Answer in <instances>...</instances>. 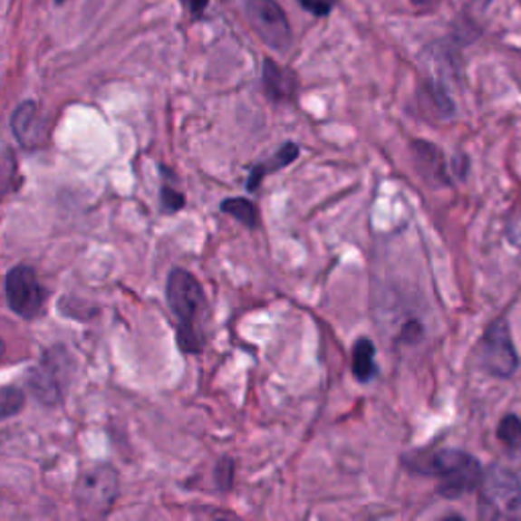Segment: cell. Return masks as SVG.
<instances>
[{
  "label": "cell",
  "instance_id": "1",
  "mask_svg": "<svg viewBox=\"0 0 521 521\" xmlns=\"http://www.w3.org/2000/svg\"><path fill=\"white\" fill-rule=\"evenodd\" d=\"M168 304L179 322L178 341L186 352L202 349L200 320L206 314V295L198 279L184 269H173L168 277Z\"/></svg>",
  "mask_w": 521,
  "mask_h": 521
},
{
  "label": "cell",
  "instance_id": "2",
  "mask_svg": "<svg viewBox=\"0 0 521 521\" xmlns=\"http://www.w3.org/2000/svg\"><path fill=\"white\" fill-rule=\"evenodd\" d=\"M413 468L434 477L438 495H442L446 499H457L475 491L483 477L481 465H478L473 454L454 449H444L429 454L424 462L416 458L413 460Z\"/></svg>",
  "mask_w": 521,
  "mask_h": 521
},
{
  "label": "cell",
  "instance_id": "3",
  "mask_svg": "<svg viewBox=\"0 0 521 521\" xmlns=\"http://www.w3.org/2000/svg\"><path fill=\"white\" fill-rule=\"evenodd\" d=\"M521 516V481L503 467H491L478 481V517L511 519Z\"/></svg>",
  "mask_w": 521,
  "mask_h": 521
},
{
  "label": "cell",
  "instance_id": "4",
  "mask_svg": "<svg viewBox=\"0 0 521 521\" xmlns=\"http://www.w3.org/2000/svg\"><path fill=\"white\" fill-rule=\"evenodd\" d=\"M119 495V475L109 465H94L82 470L76 485L78 507L86 514L104 516L112 509Z\"/></svg>",
  "mask_w": 521,
  "mask_h": 521
},
{
  "label": "cell",
  "instance_id": "5",
  "mask_svg": "<svg viewBox=\"0 0 521 521\" xmlns=\"http://www.w3.org/2000/svg\"><path fill=\"white\" fill-rule=\"evenodd\" d=\"M478 362L487 373L499 379H509L517 373L519 357L506 320H497L485 330L478 344Z\"/></svg>",
  "mask_w": 521,
  "mask_h": 521
},
{
  "label": "cell",
  "instance_id": "6",
  "mask_svg": "<svg viewBox=\"0 0 521 521\" xmlns=\"http://www.w3.org/2000/svg\"><path fill=\"white\" fill-rule=\"evenodd\" d=\"M245 13L255 33L275 52H285L292 45L294 33L289 21L275 0H245Z\"/></svg>",
  "mask_w": 521,
  "mask_h": 521
},
{
  "label": "cell",
  "instance_id": "7",
  "mask_svg": "<svg viewBox=\"0 0 521 521\" xmlns=\"http://www.w3.org/2000/svg\"><path fill=\"white\" fill-rule=\"evenodd\" d=\"M6 300L11 310L24 320L39 316L45 304V289L39 284L35 271L29 267H14L8 273Z\"/></svg>",
  "mask_w": 521,
  "mask_h": 521
},
{
  "label": "cell",
  "instance_id": "8",
  "mask_svg": "<svg viewBox=\"0 0 521 521\" xmlns=\"http://www.w3.org/2000/svg\"><path fill=\"white\" fill-rule=\"evenodd\" d=\"M45 122L35 102H23L13 114V132L23 147H37L45 135Z\"/></svg>",
  "mask_w": 521,
  "mask_h": 521
},
{
  "label": "cell",
  "instance_id": "9",
  "mask_svg": "<svg viewBox=\"0 0 521 521\" xmlns=\"http://www.w3.org/2000/svg\"><path fill=\"white\" fill-rule=\"evenodd\" d=\"M263 88L273 102H289L297 92V78L294 72L281 68L273 60L263 63Z\"/></svg>",
  "mask_w": 521,
  "mask_h": 521
},
{
  "label": "cell",
  "instance_id": "10",
  "mask_svg": "<svg viewBox=\"0 0 521 521\" xmlns=\"http://www.w3.org/2000/svg\"><path fill=\"white\" fill-rule=\"evenodd\" d=\"M413 161H416L418 171L434 186H444L446 181V163L442 153L438 151L436 145H429L426 140H416L411 143Z\"/></svg>",
  "mask_w": 521,
  "mask_h": 521
},
{
  "label": "cell",
  "instance_id": "11",
  "mask_svg": "<svg viewBox=\"0 0 521 521\" xmlns=\"http://www.w3.org/2000/svg\"><path fill=\"white\" fill-rule=\"evenodd\" d=\"M297 155H300V147H297L295 143L281 145L279 151L273 155L271 159H265L259 165H255L249 176V181H246V189H249V192H255V189L261 186V181L265 179L267 173H275L281 168H287L289 163L297 159Z\"/></svg>",
  "mask_w": 521,
  "mask_h": 521
},
{
  "label": "cell",
  "instance_id": "12",
  "mask_svg": "<svg viewBox=\"0 0 521 521\" xmlns=\"http://www.w3.org/2000/svg\"><path fill=\"white\" fill-rule=\"evenodd\" d=\"M351 369L352 375L357 381L367 383L377 375V365H375V346L369 338H359L352 346L351 352Z\"/></svg>",
  "mask_w": 521,
  "mask_h": 521
},
{
  "label": "cell",
  "instance_id": "13",
  "mask_svg": "<svg viewBox=\"0 0 521 521\" xmlns=\"http://www.w3.org/2000/svg\"><path fill=\"white\" fill-rule=\"evenodd\" d=\"M220 208L228 217L236 218L241 225L255 228L259 225V210L251 200H245V198H228L220 204Z\"/></svg>",
  "mask_w": 521,
  "mask_h": 521
},
{
  "label": "cell",
  "instance_id": "14",
  "mask_svg": "<svg viewBox=\"0 0 521 521\" xmlns=\"http://www.w3.org/2000/svg\"><path fill=\"white\" fill-rule=\"evenodd\" d=\"M497 438L507 450H521V420L517 416L503 418L497 426Z\"/></svg>",
  "mask_w": 521,
  "mask_h": 521
},
{
  "label": "cell",
  "instance_id": "15",
  "mask_svg": "<svg viewBox=\"0 0 521 521\" xmlns=\"http://www.w3.org/2000/svg\"><path fill=\"white\" fill-rule=\"evenodd\" d=\"M24 405V393L19 387H0V421L16 416Z\"/></svg>",
  "mask_w": 521,
  "mask_h": 521
},
{
  "label": "cell",
  "instance_id": "16",
  "mask_svg": "<svg viewBox=\"0 0 521 521\" xmlns=\"http://www.w3.org/2000/svg\"><path fill=\"white\" fill-rule=\"evenodd\" d=\"M297 3L316 16H326L334 6V0H297Z\"/></svg>",
  "mask_w": 521,
  "mask_h": 521
},
{
  "label": "cell",
  "instance_id": "17",
  "mask_svg": "<svg viewBox=\"0 0 521 521\" xmlns=\"http://www.w3.org/2000/svg\"><path fill=\"white\" fill-rule=\"evenodd\" d=\"M163 208L169 210V212H176L179 210L181 206H184V196L176 189H169V188H163Z\"/></svg>",
  "mask_w": 521,
  "mask_h": 521
},
{
  "label": "cell",
  "instance_id": "18",
  "mask_svg": "<svg viewBox=\"0 0 521 521\" xmlns=\"http://www.w3.org/2000/svg\"><path fill=\"white\" fill-rule=\"evenodd\" d=\"M507 236H509V241L514 243V246H517V249L521 251V214L514 222H511V227L507 230Z\"/></svg>",
  "mask_w": 521,
  "mask_h": 521
},
{
  "label": "cell",
  "instance_id": "19",
  "mask_svg": "<svg viewBox=\"0 0 521 521\" xmlns=\"http://www.w3.org/2000/svg\"><path fill=\"white\" fill-rule=\"evenodd\" d=\"M189 5V11H192L196 16H200L204 13L206 5H208V0H188Z\"/></svg>",
  "mask_w": 521,
  "mask_h": 521
},
{
  "label": "cell",
  "instance_id": "20",
  "mask_svg": "<svg viewBox=\"0 0 521 521\" xmlns=\"http://www.w3.org/2000/svg\"><path fill=\"white\" fill-rule=\"evenodd\" d=\"M432 0H411V5H416V6H421V5H429Z\"/></svg>",
  "mask_w": 521,
  "mask_h": 521
},
{
  "label": "cell",
  "instance_id": "21",
  "mask_svg": "<svg viewBox=\"0 0 521 521\" xmlns=\"http://www.w3.org/2000/svg\"><path fill=\"white\" fill-rule=\"evenodd\" d=\"M3 354H5V343L0 341V357H3Z\"/></svg>",
  "mask_w": 521,
  "mask_h": 521
},
{
  "label": "cell",
  "instance_id": "22",
  "mask_svg": "<svg viewBox=\"0 0 521 521\" xmlns=\"http://www.w3.org/2000/svg\"><path fill=\"white\" fill-rule=\"evenodd\" d=\"M57 3H63V0H57Z\"/></svg>",
  "mask_w": 521,
  "mask_h": 521
}]
</instances>
